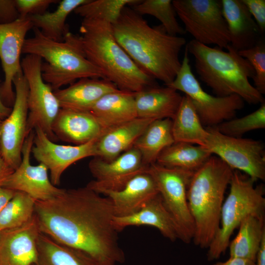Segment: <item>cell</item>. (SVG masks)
Listing matches in <instances>:
<instances>
[{
    "label": "cell",
    "mask_w": 265,
    "mask_h": 265,
    "mask_svg": "<svg viewBox=\"0 0 265 265\" xmlns=\"http://www.w3.org/2000/svg\"><path fill=\"white\" fill-rule=\"evenodd\" d=\"M14 170L2 158L0 157V186H1L3 183Z\"/></svg>",
    "instance_id": "obj_43"
},
{
    "label": "cell",
    "mask_w": 265,
    "mask_h": 265,
    "mask_svg": "<svg viewBox=\"0 0 265 265\" xmlns=\"http://www.w3.org/2000/svg\"><path fill=\"white\" fill-rule=\"evenodd\" d=\"M105 129L137 118L134 93L118 89L101 97L89 111Z\"/></svg>",
    "instance_id": "obj_26"
},
{
    "label": "cell",
    "mask_w": 265,
    "mask_h": 265,
    "mask_svg": "<svg viewBox=\"0 0 265 265\" xmlns=\"http://www.w3.org/2000/svg\"><path fill=\"white\" fill-rule=\"evenodd\" d=\"M137 0H89L74 11L83 19L106 21L111 25L119 18L123 8L138 2Z\"/></svg>",
    "instance_id": "obj_35"
},
{
    "label": "cell",
    "mask_w": 265,
    "mask_h": 265,
    "mask_svg": "<svg viewBox=\"0 0 265 265\" xmlns=\"http://www.w3.org/2000/svg\"><path fill=\"white\" fill-rule=\"evenodd\" d=\"M205 146L233 170L244 172L255 181L265 180V148L263 141L237 138L220 133L215 127L206 128Z\"/></svg>",
    "instance_id": "obj_11"
},
{
    "label": "cell",
    "mask_w": 265,
    "mask_h": 265,
    "mask_svg": "<svg viewBox=\"0 0 265 265\" xmlns=\"http://www.w3.org/2000/svg\"><path fill=\"white\" fill-rule=\"evenodd\" d=\"M131 6L139 15H150L159 20L169 35L178 36L186 33L177 20L176 14L171 0H139Z\"/></svg>",
    "instance_id": "obj_34"
},
{
    "label": "cell",
    "mask_w": 265,
    "mask_h": 265,
    "mask_svg": "<svg viewBox=\"0 0 265 265\" xmlns=\"http://www.w3.org/2000/svg\"><path fill=\"white\" fill-rule=\"evenodd\" d=\"M2 120L0 119V157L1 158V144H0V130Z\"/></svg>",
    "instance_id": "obj_46"
},
{
    "label": "cell",
    "mask_w": 265,
    "mask_h": 265,
    "mask_svg": "<svg viewBox=\"0 0 265 265\" xmlns=\"http://www.w3.org/2000/svg\"><path fill=\"white\" fill-rule=\"evenodd\" d=\"M32 27L27 18H20L8 24L0 25V59L4 80L0 88V96L5 105L14 104L15 94L12 89L15 77L22 73L21 54L27 32Z\"/></svg>",
    "instance_id": "obj_17"
},
{
    "label": "cell",
    "mask_w": 265,
    "mask_h": 265,
    "mask_svg": "<svg viewBox=\"0 0 265 265\" xmlns=\"http://www.w3.org/2000/svg\"><path fill=\"white\" fill-rule=\"evenodd\" d=\"M251 65L255 72L253 78L255 88L263 95L265 93V44L262 39L254 46L238 52Z\"/></svg>",
    "instance_id": "obj_37"
},
{
    "label": "cell",
    "mask_w": 265,
    "mask_h": 265,
    "mask_svg": "<svg viewBox=\"0 0 265 265\" xmlns=\"http://www.w3.org/2000/svg\"><path fill=\"white\" fill-rule=\"evenodd\" d=\"M33 28L34 35L26 39L22 53L35 55L46 60L41 65L42 76L53 91L82 78L106 79L86 58L79 35L69 31L63 41H56Z\"/></svg>",
    "instance_id": "obj_6"
},
{
    "label": "cell",
    "mask_w": 265,
    "mask_h": 265,
    "mask_svg": "<svg viewBox=\"0 0 265 265\" xmlns=\"http://www.w3.org/2000/svg\"><path fill=\"white\" fill-rule=\"evenodd\" d=\"M182 97L178 91L168 86L146 87L134 93L137 116L152 120L172 119Z\"/></svg>",
    "instance_id": "obj_24"
},
{
    "label": "cell",
    "mask_w": 265,
    "mask_h": 265,
    "mask_svg": "<svg viewBox=\"0 0 265 265\" xmlns=\"http://www.w3.org/2000/svg\"><path fill=\"white\" fill-rule=\"evenodd\" d=\"M11 110L12 108L4 105L0 96V119L3 120L5 119Z\"/></svg>",
    "instance_id": "obj_45"
},
{
    "label": "cell",
    "mask_w": 265,
    "mask_h": 265,
    "mask_svg": "<svg viewBox=\"0 0 265 265\" xmlns=\"http://www.w3.org/2000/svg\"><path fill=\"white\" fill-rule=\"evenodd\" d=\"M113 224L118 232L128 226L149 225L157 228L164 237L172 241L178 239L176 227L159 193L137 212L125 216H114Z\"/></svg>",
    "instance_id": "obj_25"
},
{
    "label": "cell",
    "mask_w": 265,
    "mask_h": 265,
    "mask_svg": "<svg viewBox=\"0 0 265 265\" xmlns=\"http://www.w3.org/2000/svg\"><path fill=\"white\" fill-rule=\"evenodd\" d=\"M89 0H63L53 12L27 16L33 27L39 29L47 38L56 41H62L69 31L66 24L68 16L79 6Z\"/></svg>",
    "instance_id": "obj_32"
},
{
    "label": "cell",
    "mask_w": 265,
    "mask_h": 265,
    "mask_svg": "<svg viewBox=\"0 0 265 265\" xmlns=\"http://www.w3.org/2000/svg\"><path fill=\"white\" fill-rule=\"evenodd\" d=\"M15 191L0 186V213L11 200Z\"/></svg>",
    "instance_id": "obj_41"
},
{
    "label": "cell",
    "mask_w": 265,
    "mask_h": 265,
    "mask_svg": "<svg viewBox=\"0 0 265 265\" xmlns=\"http://www.w3.org/2000/svg\"><path fill=\"white\" fill-rule=\"evenodd\" d=\"M80 32L86 58L119 89L135 93L157 85L156 80L141 70L117 42L111 24L83 19Z\"/></svg>",
    "instance_id": "obj_3"
},
{
    "label": "cell",
    "mask_w": 265,
    "mask_h": 265,
    "mask_svg": "<svg viewBox=\"0 0 265 265\" xmlns=\"http://www.w3.org/2000/svg\"><path fill=\"white\" fill-rule=\"evenodd\" d=\"M58 139L81 145L97 139L106 130L90 112L60 108L52 126Z\"/></svg>",
    "instance_id": "obj_19"
},
{
    "label": "cell",
    "mask_w": 265,
    "mask_h": 265,
    "mask_svg": "<svg viewBox=\"0 0 265 265\" xmlns=\"http://www.w3.org/2000/svg\"><path fill=\"white\" fill-rule=\"evenodd\" d=\"M119 89L104 79L82 78L64 89L53 91L60 108L89 112L105 94Z\"/></svg>",
    "instance_id": "obj_21"
},
{
    "label": "cell",
    "mask_w": 265,
    "mask_h": 265,
    "mask_svg": "<svg viewBox=\"0 0 265 265\" xmlns=\"http://www.w3.org/2000/svg\"><path fill=\"white\" fill-rule=\"evenodd\" d=\"M34 130L26 137L22 151V161L1 186L24 192L35 201H47L62 193L65 189L53 185L49 179L47 167L42 163L32 165L30 157L33 144Z\"/></svg>",
    "instance_id": "obj_15"
},
{
    "label": "cell",
    "mask_w": 265,
    "mask_h": 265,
    "mask_svg": "<svg viewBox=\"0 0 265 265\" xmlns=\"http://www.w3.org/2000/svg\"><path fill=\"white\" fill-rule=\"evenodd\" d=\"M42 58L33 54H26L21 61L28 87L26 133L28 135L35 128H39L54 141L58 139L52 132V126L60 107L51 85L42 78Z\"/></svg>",
    "instance_id": "obj_12"
},
{
    "label": "cell",
    "mask_w": 265,
    "mask_h": 265,
    "mask_svg": "<svg viewBox=\"0 0 265 265\" xmlns=\"http://www.w3.org/2000/svg\"><path fill=\"white\" fill-rule=\"evenodd\" d=\"M112 27L117 42L141 70L165 86L173 82L181 66L185 38L168 34L161 25L151 26L129 6Z\"/></svg>",
    "instance_id": "obj_2"
},
{
    "label": "cell",
    "mask_w": 265,
    "mask_h": 265,
    "mask_svg": "<svg viewBox=\"0 0 265 265\" xmlns=\"http://www.w3.org/2000/svg\"><path fill=\"white\" fill-rule=\"evenodd\" d=\"M255 263L256 265H265V236L262 240Z\"/></svg>",
    "instance_id": "obj_44"
},
{
    "label": "cell",
    "mask_w": 265,
    "mask_h": 265,
    "mask_svg": "<svg viewBox=\"0 0 265 265\" xmlns=\"http://www.w3.org/2000/svg\"><path fill=\"white\" fill-rule=\"evenodd\" d=\"M186 47L194 57L199 79L216 96L236 95L250 104L265 102L263 95L249 80L255 75L251 65L230 45L224 51L192 39Z\"/></svg>",
    "instance_id": "obj_4"
},
{
    "label": "cell",
    "mask_w": 265,
    "mask_h": 265,
    "mask_svg": "<svg viewBox=\"0 0 265 265\" xmlns=\"http://www.w3.org/2000/svg\"><path fill=\"white\" fill-rule=\"evenodd\" d=\"M147 172L154 180L163 203L176 227L178 239L189 243L194 233V222L187 201V191L193 172L171 168L157 163Z\"/></svg>",
    "instance_id": "obj_9"
},
{
    "label": "cell",
    "mask_w": 265,
    "mask_h": 265,
    "mask_svg": "<svg viewBox=\"0 0 265 265\" xmlns=\"http://www.w3.org/2000/svg\"><path fill=\"white\" fill-rule=\"evenodd\" d=\"M255 182L234 170L230 191L222 206L219 228L208 248V261L217 259L225 253L231 235L244 218L250 214H265L264 187L263 185L255 186Z\"/></svg>",
    "instance_id": "obj_7"
},
{
    "label": "cell",
    "mask_w": 265,
    "mask_h": 265,
    "mask_svg": "<svg viewBox=\"0 0 265 265\" xmlns=\"http://www.w3.org/2000/svg\"><path fill=\"white\" fill-rule=\"evenodd\" d=\"M37 248V261L33 265H99L83 252L63 245L41 233Z\"/></svg>",
    "instance_id": "obj_30"
},
{
    "label": "cell",
    "mask_w": 265,
    "mask_h": 265,
    "mask_svg": "<svg viewBox=\"0 0 265 265\" xmlns=\"http://www.w3.org/2000/svg\"><path fill=\"white\" fill-rule=\"evenodd\" d=\"M15 88L13 106L9 115L2 121L0 130L1 158L14 170L22 161V151L27 136V96L28 87L23 72L13 81Z\"/></svg>",
    "instance_id": "obj_13"
},
{
    "label": "cell",
    "mask_w": 265,
    "mask_h": 265,
    "mask_svg": "<svg viewBox=\"0 0 265 265\" xmlns=\"http://www.w3.org/2000/svg\"><path fill=\"white\" fill-rule=\"evenodd\" d=\"M168 86L184 92L190 99L202 125L206 128L215 127L234 118L244 106V101L238 95L214 96L203 89L192 72L186 47L181 68Z\"/></svg>",
    "instance_id": "obj_8"
},
{
    "label": "cell",
    "mask_w": 265,
    "mask_h": 265,
    "mask_svg": "<svg viewBox=\"0 0 265 265\" xmlns=\"http://www.w3.org/2000/svg\"><path fill=\"white\" fill-rule=\"evenodd\" d=\"M172 132L176 142L205 146L209 132L202 125L190 99L186 95L182 97L177 112L172 119Z\"/></svg>",
    "instance_id": "obj_28"
},
{
    "label": "cell",
    "mask_w": 265,
    "mask_h": 265,
    "mask_svg": "<svg viewBox=\"0 0 265 265\" xmlns=\"http://www.w3.org/2000/svg\"><path fill=\"white\" fill-rule=\"evenodd\" d=\"M40 233L34 216L23 225L0 231V265H33Z\"/></svg>",
    "instance_id": "obj_18"
},
{
    "label": "cell",
    "mask_w": 265,
    "mask_h": 265,
    "mask_svg": "<svg viewBox=\"0 0 265 265\" xmlns=\"http://www.w3.org/2000/svg\"><path fill=\"white\" fill-rule=\"evenodd\" d=\"M212 155L203 146L186 142H175L160 153L156 163L168 168L194 172Z\"/></svg>",
    "instance_id": "obj_31"
},
{
    "label": "cell",
    "mask_w": 265,
    "mask_h": 265,
    "mask_svg": "<svg viewBox=\"0 0 265 265\" xmlns=\"http://www.w3.org/2000/svg\"><path fill=\"white\" fill-rule=\"evenodd\" d=\"M222 15L228 28L230 45L238 52L250 48L263 38L260 29L242 0H221Z\"/></svg>",
    "instance_id": "obj_20"
},
{
    "label": "cell",
    "mask_w": 265,
    "mask_h": 265,
    "mask_svg": "<svg viewBox=\"0 0 265 265\" xmlns=\"http://www.w3.org/2000/svg\"><path fill=\"white\" fill-rule=\"evenodd\" d=\"M253 112L238 118L224 121L215 128L227 136L240 138L246 133L265 128V103Z\"/></svg>",
    "instance_id": "obj_36"
},
{
    "label": "cell",
    "mask_w": 265,
    "mask_h": 265,
    "mask_svg": "<svg viewBox=\"0 0 265 265\" xmlns=\"http://www.w3.org/2000/svg\"><path fill=\"white\" fill-rule=\"evenodd\" d=\"M159 193L154 180L146 172L134 177L121 190L102 194L111 201L115 216L122 217L137 212Z\"/></svg>",
    "instance_id": "obj_23"
},
{
    "label": "cell",
    "mask_w": 265,
    "mask_h": 265,
    "mask_svg": "<svg viewBox=\"0 0 265 265\" xmlns=\"http://www.w3.org/2000/svg\"><path fill=\"white\" fill-rule=\"evenodd\" d=\"M175 142L172 132V119L154 120L138 138L133 147L140 153L147 166L155 163L159 155Z\"/></svg>",
    "instance_id": "obj_29"
},
{
    "label": "cell",
    "mask_w": 265,
    "mask_h": 265,
    "mask_svg": "<svg viewBox=\"0 0 265 265\" xmlns=\"http://www.w3.org/2000/svg\"><path fill=\"white\" fill-rule=\"evenodd\" d=\"M238 232L230 242V257L256 261L262 240L265 236V214H250L238 226Z\"/></svg>",
    "instance_id": "obj_27"
},
{
    "label": "cell",
    "mask_w": 265,
    "mask_h": 265,
    "mask_svg": "<svg viewBox=\"0 0 265 265\" xmlns=\"http://www.w3.org/2000/svg\"><path fill=\"white\" fill-rule=\"evenodd\" d=\"M19 18L15 0H0V25L11 23Z\"/></svg>",
    "instance_id": "obj_40"
},
{
    "label": "cell",
    "mask_w": 265,
    "mask_h": 265,
    "mask_svg": "<svg viewBox=\"0 0 265 265\" xmlns=\"http://www.w3.org/2000/svg\"><path fill=\"white\" fill-rule=\"evenodd\" d=\"M148 167L133 147L110 161L95 157L89 161L88 167L95 180L86 186L100 194L119 191L134 177L147 172Z\"/></svg>",
    "instance_id": "obj_14"
},
{
    "label": "cell",
    "mask_w": 265,
    "mask_h": 265,
    "mask_svg": "<svg viewBox=\"0 0 265 265\" xmlns=\"http://www.w3.org/2000/svg\"><path fill=\"white\" fill-rule=\"evenodd\" d=\"M212 265H256L254 261L240 258L230 257L224 262H218Z\"/></svg>",
    "instance_id": "obj_42"
},
{
    "label": "cell",
    "mask_w": 265,
    "mask_h": 265,
    "mask_svg": "<svg viewBox=\"0 0 265 265\" xmlns=\"http://www.w3.org/2000/svg\"><path fill=\"white\" fill-rule=\"evenodd\" d=\"M247 7L263 36L265 31V0H242Z\"/></svg>",
    "instance_id": "obj_39"
},
{
    "label": "cell",
    "mask_w": 265,
    "mask_h": 265,
    "mask_svg": "<svg viewBox=\"0 0 265 265\" xmlns=\"http://www.w3.org/2000/svg\"><path fill=\"white\" fill-rule=\"evenodd\" d=\"M154 120L137 117L106 129L96 140V157L110 161L133 147Z\"/></svg>",
    "instance_id": "obj_22"
},
{
    "label": "cell",
    "mask_w": 265,
    "mask_h": 265,
    "mask_svg": "<svg viewBox=\"0 0 265 265\" xmlns=\"http://www.w3.org/2000/svg\"><path fill=\"white\" fill-rule=\"evenodd\" d=\"M233 171L212 155L191 178L187 198L194 225L192 240L200 248H208L219 229L224 194Z\"/></svg>",
    "instance_id": "obj_5"
},
{
    "label": "cell",
    "mask_w": 265,
    "mask_h": 265,
    "mask_svg": "<svg viewBox=\"0 0 265 265\" xmlns=\"http://www.w3.org/2000/svg\"><path fill=\"white\" fill-rule=\"evenodd\" d=\"M35 201L24 192L15 191L0 213V231L21 226L30 221L34 216Z\"/></svg>",
    "instance_id": "obj_33"
},
{
    "label": "cell",
    "mask_w": 265,
    "mask_h": 265,
    "mask_svg": "<svg viewBox=\"0 0 265 265\" xmlns=\"http://www.w3.org/2000/svg\"><path fill=\"white\" fill-rule=\"evenodd\" d=\"M31 153L50 172L52 184L58 186L63 172L72 164L89 157H96V140L81 145H61L51 140L39 128L34 129Z\"/></svg>",
    "instance_id": "obj_16"
},
{
    "label": "cell",
    "mask_w": 265,
    "mask_h": 265,
    "mask_svg": "<svg viewBox=\"0 0 265 265\" xmlns=\"http://www.w3.org/2000/svg\"><path fill=\"white\" fill-rule=\"evenodd\" d=\"M34 215L41 233L83 252L99 265L124 262L108 197L86 186L65 189L51 199L36 201Z\"/></svg>",
    "instance_id": "obj_1"
},
{
    "label": "cell",
    "mask_w": 265,
    "mask_h": 265,
    "mask_svg": "<svg viewBox=\"0 0 265 265\" xmlns=\"http://www.w3.org/2000/svg\"><path fill=\"white\" fill-rule=\"evenodd\" d=\"M16 7L20 18H26L33 15L42 14L56 0H15Z\"/></svg>",
    "instance_id": "obj_38"
},
{
    "label": "cell",
    "mask_w": 265,
    "mask_h": 265,
    "mask_svg": "<svg viewBox=\"0 0 265 265\" xmlns=\"http://www.w3.org/2000/svg\"><path fill=\"white\" fill-rule=\"evenodd\" d=\"M176 15L193 40L202 44L226 49L230 44L228 28L220 0H173Z\"/></svg>",
    "instance_id": "obj_10"
}]
</instances>
